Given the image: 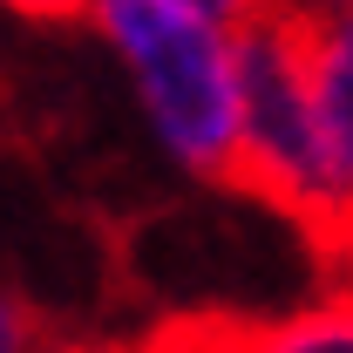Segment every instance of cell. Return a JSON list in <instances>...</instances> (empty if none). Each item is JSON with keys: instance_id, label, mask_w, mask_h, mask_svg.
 <instances>
[{"instance_id": "1", "label": "cell", "mask_w": 353, "mask_h": 353, "mask_svg": "<svg viewBox=\"0 0 353 353\" xmlns=\"http://www.w3.org/2000/svg\"><path fill=\"white\" fill-rule=\"evenodd\" d=\"M238 183L265 211L292 218L306 245L326 259L340 231V190L312 102V7L306 0H259L238 28Z\"/></svg>"}, {"instance_id": "2", "label": "cell", "mask_w": 353, "mask_h": 353, "mask_svg": "<svg viewBox=\"0 0 353 353\" xmlns=\"http://www.w3.org/2000/svg\"><path fill=\"white\" fill-rule=\"evenodd\" d=\"M88 21L123 54L150 130L204 183H238V48L231 28L176 0H88Z\"/></svg>"}, {"instance_id": "3", "label": "cell", "mask_w": 353, "mask_h": 353, "mask_svg": "<svg viewBox=\"0 0 353 353\" xmlns=\"http://www.w3.org/2000/svg\"><path fill=\"white\" fill-rule=\"evenodd\" d=\"M224 353H353V279L285 319L224 312Z\"/></svg>"}, {"instance_id": "4", "label": "cell", "mask_w": 353, "mask_h": 353, "mask_svg": "<svg viewBox=\"0 0 353 353\" xmlns=\"http://www.w3.org/2000/svg\"><path fill=\"white\" fill-rule=\"evenodd\" d=\"M41 340H48V319L28 299L0 292V353H41Z\"/></svg>"}, {"instance_id": "5", "label": "cell", "mask_w": 353, "mask_h": 353, "mask_svg": "<svg viewBox=\"0 0 353 353\" xmlns=\"http://www.w3.org/2000/svg\"><path fill=\"white\" fill-rule=\"evenodd\" d=\"M0 7H14L21 21H82L88 0H0Z\"/></svg>"}, {"instance_id": "6", "label": "cell", "mask_w": 353, "mask_h": 353, "mask_svg": "<svg viewBox=\"0 0 353 353\" xmlns=\"http://www.w3.org/2000/svg\"><path fill=\"white\" fill-rule=\"evenodd\" d=\"M176 7H190V14H211V21H224V28H238L259 0H176Z\"/></svg>"}, {"instance_id": "7", "label": "cell", "mask_w": 353, "mask_h": 353, "mask_svg": "<svg viewBox=\"0 0 353 353\" xmlns=\"http://www.w3.org/2000/svg\"><path fill=\"white\" fill-rule=\"evenodd\" d=\"M61 353H163V347L143 333V340H123V347H61Z\"/></svg>"}]
</instances>
